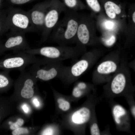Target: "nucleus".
I'll return each instance as SVG.
<instances>
[{
	"label": "nucleus",
	"mask_w": 135,
	"mask_h": 135,
	"mask_svg": "<svg viewBox=\"0 0 135 135\" xmlns=\"http://www.w3.org/2000/svg\"><path fill=\"white\" fill-rule=\"evenodd\" d=\"M112 114L114 121L116 124L118 126L122 124L124 119L126 116V110L121 105L116 104L112 108Z\"/></svg>",
	"instance_id": "nucleus-12"
},
{
	"label": "nucleus",
	"mask_w": 135,
	"mask_h": 135,
	"mask_svg": "<svg viewBox=\"0 0 135 135\" xmlns=\"http://www.w3.org/2000/svg\"><path fill=\"white\" fill-rule=\"evenodd\" d=\"M1 116H0V121L1 120Z\"/></svg>",
	"instance_id": "nucleus-35"
},
{
	"label": "nucleus",
	"mask_w": 135,
	"mask_h": 135,
	"mask_svg": "<svg viewBox=\"0 0 135 135\" xmlns=\"http://www.w3.org/2000/svg\"><path fill=\"white\" fill-rule=\"evenodd\" d=\"M4 0H0V13L2 10H1V7Z\"/></svg>",
	"instance_id": "nucleus-32"
},
{
	"label": "nucleus",
	"mask_w": 135,
	"mask_h": 135,
	"mask_svg": "<svg viewBox=\"0 0 135 135\" xmlns=\"http://www.w3.org/2000/svg\"><path fill=\"white\" fill-rule=\"evenodd\" d=\"M9 4L12 5H20L30 3L38 0H5Z\"/></svg>",
	"instance_id": "nucleus-20"
},
{
	"label": "nucleus",
	"mask_w": 135,
	"mask_h": 135,
	"mask_svg": "<svg viewBox=\"0 0 135 135\" xmlns=\"http://www.w3.org/2000/svg\"><path fill=\"white\" fill-rule=\"evenodd\" d=\"M67 9L75 12L80 8L81 5L78 0H61Z\"/></svg>",
	"instance_id": "nucleus-17"
},
{
	"label": "nucleus",
	"mask_w": 135,
	"mask_h": 135,
	"mask_svg": "<svg viewBox=\"0 0 135 135\" xmlns=\"http://www.w3.org/2000/svg\"><path fill=\"white\" fill-rule=\"evenodd\" d=\"M36 55H39L44 57L61 61L69 59H74L79 54L78 47L67 46H47L24 51Z\"/></svg>",
	"instance_id": "nucleus-3"
},
{
	"label": "nucleus",
	"mask_w": 135,
	"mask_h": 135,
	"mask_svg": "<svg viewBox=\"0 0 135 135\" xmlns=\"http://www.w3.org/2000/svg\"><path fill=\"white\" fill-rule=\"evenodd\" d=\"M65 67L62 61L44 57L32 64L28 72L35 79L47 81L60 78Z\"/></svg>",
	"instance_id": "nucleus-2"
},
{
	"label": "nucleus",
	"mask_w": 135,
	"mask_h": 135,
	"mask_svg": "<svg viewBox=\"0 0 135 135\" xmlns=\"http://www.w3.org/2000/svg\"><path fill=\"white\" fill-rule=\"evenodd\" d=\"M3 42L0 38V48L2 46L3 44Z\"/></svg>",
	"instance_id": "nucleus-34"
},
{
	"label": "nucleus",
	"mask_w": 135,
	"mask_h": 135,
	"mask_svg": "<svg viewBox=\"0 0 135 135\" xmlns=\"http://www.w3.org/2000/svg\"><path fill=\"white\" fill-rule=\"evenodd\" d=\"M57 102L59 108L63 111H66L70 108V103L63 98H58L57 100Z\"/></svg>",
	"instance_id": "nucleus-18"
},
{
	"label": "nucleus",
	"mask_w": 135,
	"mask_h": 135,
	"mask_svg": "<svg viewBox=\"0 0 135 135\" xmlns=\"http://www.w3.org/2000/svg\"><path fill=\"white\" fill-rule=\"evenodd\" d=\"M91 116L90 109L83 107L74 112L72 115V122L77 125H82L87 122L90 120Z\"/></svg>",
	"instance_id": "nucleus-9"
},
{
	"label": "nucleus",
	"mask_w": 135,
	"mask_h": 135,
	"mask_svg": "<svg viewBox=\"0 0 135 135\" xmlns=\"http://www.w3.org/2000/svg\"><path fill=\"white\" fill-rule=\"evenodd\" d=\"M132 20L134 22H135V12H134L133 13L132 16Z\"/></svg>",
	"instance_id": "nucleus-33"
},
{
	"label": "nucleus",
	"mask_w": 135,
	"mask_h": 135,
	"mask_svg": "<svg viewBox=\"0 0 135 135\" xmlns=\"http://www.w3.org/2000/svg\"><path fill=\"white\" fill-rule=\"evenodd\" d=\"M9 71H0V91L3 90L9 86L10 80L9 76Z\"/></svg>",
	"instance_id": "nucleus-15"
},
{
	"label": "nucleus",
	"mask_w": 135,
	"mask_h": 135,
	"mask_svg": "<svg viewBox=\"0 0 135 135\" xmlns=\"http://www.w3.org/2000/svg\"><path fill=\"white\" fill-rule=\"evenodd\" d=\"M116 40L115 36L114 35H112L109 39L105 41V43L106 45L110 46L114 43Z\"/></svg>",
	"instance_id": "nucleus-25"
},
{
	"label": "nucleus",
	"mask_w": 135,
	"mask_h": 135,
	"mask_svg": "<svg viewBox=\"0 0 135 135\" xmlns=\"http://www.w3.org/2000/svg\"><path fill=\"white\" fill-rule=\"evenodd\" d=\"M90 133L92 135H100V130L97 124L93 123L90 128Z\"/></svg>",
	"instance_id": "nucleus-23"
},
{
	"label": "nucleus",
	"mask_w": 135,
	"mask_h": 135,
	"mask_svg": "<svg viewBox=\"0 0 135 135\" xmlns=\"http://www.w3.org/2000/svg\"><path fill=\"white\" fill-rule=\"evenodd\" d=\"M40 58L24 52L6 56L0 59V69L10 71L25 70L28 66L36 62Z\"/></svg>",
	"instance_id": "nucleus-5"
},
{
	"label": "nucleus",
	"mask_w": 135,
	"mask_h": 135,
	"mask_svg": "<svg viewBox=\"0 0 135 135\" xmlns=\"http://www.w3.org/2000/svg\"><path fill=\"white\" fill-rule=\"evenodd\" d=\"M89 7L95 12H99L100 10V7L98 0H86Z\"/></svg>",
	"instance_id": "nucleus-19"
},
{
	"label": "nucleus",
	"mask_w": 135,
	"mask_h": 135,
	"mask_svg": "<svg viewBox=\"0 0 135 135\" xmlns=\"http://www.w3.org/2000/svg\"><path fill=\"white\" fill-rule=\"evenodd\" d=\"M22 108L24 111L25 113H27L29 112V108L28 106L26 104H24L22 106Z\"/></svg>",
	"instance_id": "nucleus-29"
},
{
	"label": "nucleus",
	"mask_w": 135,
	"mask_h": 135,
	"mask_svg": "<svg viewBox=\"0 0 135 135\" xmlns=\"http://www.w3.org/2000/svg\"><path fill=\"white\" fill-rule=\"evenodd\" d=\"M84 90L80 89L76 85L73 88L72 94L75 98H79L82 95Z\"/></svg>",
	"instance_id": "nucleus-24"
},
{
	"label": "nucleus",
	"mask_w": 135,
	"mask_h": 135,
	"mask_svg": "<svg viewBox=\"0 0 135 135\" xmlns=\"http://www.w3.org/2000/svg\"><path fill=\"white\" fill-rule=\"evenodd\" d=\"M54 130L51 127H48L45 128L42 132V135H52L54 134Z\"/></svg>",
	"instance_id": "nucleus-26"
},
{
	"label": "nucleus",
	"mask_w": 135,
	"mask_h": 135,
	"mask_svg": "<svg viewBox=\"0 0 135 135\" xmlns=\"http://www.w3.org/2000/svg\"><path fill=\"white\" fill-rule=\"evenodd\" d=\"M6 11V22L11 31L26 33L35 32L28 11L10 7Z\"/></svg>",
	"instance_id": "nucleus-4"
},
{
	"label": "nucleus",
	"mask_w": 135,
	"mask_h": 135,
	"mask_svg": "<svg viewBox=\"0 0 135 135\" xmlns=\"http://www.w3.org/2000/svg\"><path fill=\"white\" fill-rule=\"evenodd\" d=\"M51 3V0H45L35 4L28 11L35 32L42 31L45 17Z\"/></svg>",
	"instance_id": "nucleus-8"
},
{
	"label": "nucleus",
	"mask_w": 135,
	"mask_h": 135,
	"mask_svg": "<svg viewBox=\"0 0 135 135\" xmlns=\"http://www.w3.org/2000/svg\"><path fill=\"white\" fill-rule=\"evenodd\" d=\"M90 38V31L87 25L84 22L79 23L76 41L86 44L89 42Z\"/></svg>",
	"instance_id": "nucleus-11"
},
{
	"label": "nucleus",
	"mask_w": 135,
	"mask_h": 135,
	"mask_svg": "<svg viewBox=\"0 0 135 135\" xmlns=\"http://www.w3.org/2000/svg\"><path fill=\"white\" fill-rule=\"evenodd\" d=\"M28 133L29 131L27 128L20 127L14 130L12 132L13 135L26 134Z\"/></svg>",
	"instance_id": "nucleus-22"
},
{
	"label": "nucleus",
	"mask_w": 135,
	"mask_h": 135,
	"mask_svg": "<svg viewBox=\"0 0 135 135\" xmlns=\"http://www.w3.org/2000/svg\"><path fill=\"white\" fill-rule=\"evenodd\" d=\"M24 123V120L22 118H19L14 123L11 122H9V124L10 125V128L12 130H14L22 126Z\"/></svg>",
	"instance_id": "nucleus-21"
},
{
	"label": "nucleus",
	"mask_w": 135,
	"mask_h": 135,
	"mask_svg": "<svg viewBox=\"0 0 135 135\" xmlns=\"http://www.w3.org/2000/svg\"><path fill=\"white\" fill-rule=\"evenodd\" d=\"M105 25L106 28L110 29L113 27L114 23L110 21H108L106 22Z\"/></svg>",
	"instance_id": "nucleus-28"
},
{
	"label": "nucleus",
	"mask_w": 135,
	"mask_h": 135,
	"mask_svg": "<svg viewBox=\"0 0 135 135\" xmlns=\"http://www.w3.org/2000/svg\"><path fill=\"white\" fill-rule=\"evenodd\" d=\"M126 84V79L124 75L120 73L117 75L112 80L111 84L112 92L116 94H119L124 91Z\"/></svg>",
	"instance_id": "nucleus-10"
},
{
	"label": "nucleus",
	"mask_w": 135,
	"mask_h": 135,
	"mask_svg": "<svg viewBox=\"0 0 135 135\" xmlns=\"http://www.w3.org/2000/svg\"><path fill=\"white\" fill-rule=\"evenodd\" d=\"M76 86L80 89L85 90L87 88L86 84L84 82H80L77 84Z\"/></svg>",
	"instance_id": "nucleus-27"
},
{
	"label": "nucleus",
	"mask_w": 135,
	"mask_h": 135,
	"mask_svg": "<svg viewBox=\"0 0 135 135\" xmlns=\"http://www.w3.org/2000/svg\"><path fill=\"white\" fill-rule=\"evenodd\" d=\"M135 106H133L132 107V108H131V112L132 113V114L133 115V116H134V118H135Z\"/></svg>",
	"instance_id": "nucleus-31"
},
{
	"label": "nucleus",
	"mask_w": 135,
	"mask_h": 135,
	"mask_svg": "<svg viewBox=\"0 0 135 135\" xmlns=\"http://www.w3.org/2000/svg\"><path fill=\"white\" fill-rule=\"evenodd\" d=\"M117 66L115 62L111 61H107L100 64L97 70L100 73L108 74L114 72Z\"/></svg>",
	"instance_id": "nucleus-14"
},
{
	"label": "nucleus",
	"mask_w": 135,
	"mask_h": 135,
	"mask_svg": "<svg viewBox=\"0 0 135 135\" xmlns=\"http://www.w3.org/2000/svg\"><path fill=\"white\" fill-rule=\"evenodd\" d=\"M6 11L2 10L0 13V38L9 30L6 22Z\"/></svg>",
	"instance_id": "nucleus-16"
},
{
	"label": "nucleus",
	"mask_w": 135,
	"mask_h": 135,
	"mask_svg": "<svg viewBox=\"0 0 135 135\" xmlns=\"http://www.w3.org/2000/svg\"><path fill=\"white\" fill-rule=\"evenodd\" d=\"M33 102L34 104L36 106L38 107L39 106L40 103L37 98H34Z\"/></svg>",
	"instance_id": "nucleus-30"
},
{
	"label": "nucleus",
	"mask_w": 135,
	"mask_h": 135,
	"mask_svg": "<svg viewBox=\"0 0 135 135\" xmlns=\"http://www.w3.org/2000/svg\"><path fill=\"white\" fill-rule=\"evenodd\" d=\"M67 10L61 0H51L46 14L40 43L46 42L58 22L60 14Z\"/></svg>",
	"instance_id": "nucleus-6"
},
{
	"label": "nucleus",
	"mask_w": 135,
	"mask_h": 135,
	"mask_svg": "<svg viewBox=\"0 0 135 135\" xmlns=\"http://www.w3.org/2000/svg\"><path fill=\"white\" fill-rule=\"evenodd\" d=\"M26 33L11 31L0 48V56L8 51L14 53L24 52L31 48L25 36Z\"/></svg>",
	"instance_id": "nucleus-7"
},
{
	"label": "nucleus",
	"mask_w": 135,
	"mask_h": 135,
	"mask_svg": "<svg viewBox=\"0 0 135 135\" xmlns=\"http://www.w3.org/2000/svg\"><path fill=\"white\" fill-rule=\"evenodd\" d=\"M104 7L107 15L112 19L116 17V14H119L121 12V10L119 6L111 1L106 2L104 4Z\"/></svg>",
	"instance_id": "nucleus-13"
},
{
	"label": "nucleus",
	"mask_w": 135,
	"mask_h": 135,
	"mask_svg": "<svg viewBox=\"0 0 135 135\" xmlns=\"http://www.w3.org/2000/svg\"><path fill=\"white\" fill-rule=\"evenodd\" d=\"M63 18L58 21L52 31L51 42L67 46L76 41L79 22L75 12L67 10Z\"/></svg>",
	"instance_id": "nucleus-1"
}]
</instances>
